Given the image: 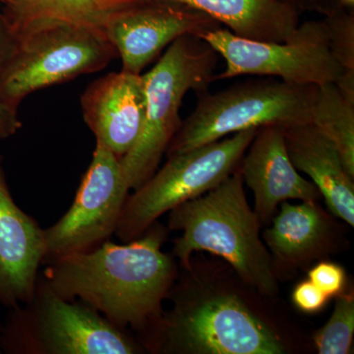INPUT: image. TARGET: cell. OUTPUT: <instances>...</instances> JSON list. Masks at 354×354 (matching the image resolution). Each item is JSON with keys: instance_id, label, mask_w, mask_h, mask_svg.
Returning a JSON list of instances; mask_svg holds the SVG:
<instances>
[{"instance_id": "obj_23", "label": "cell", "mask_w": 354, "mask_h": 354, "mask_svg": "<svg viewBox=\"0 0 354 354\" xmlns=\"http://www.w3.org/2000/svg\"><path fill=\"white\" fill-rule=\"evenodd\" d=\"M291 300L295 306L304 313L315 314L325 308L330 298L307 279L295 286L291 293Z\"/></svg>"}, {"instance_id": "obj_21", "label": "cell", "mask_w": 354, "mask_h": 354, "mask_svg": "<svg viewBox=\"0 0 354 354\" xmlns=\"http://www.w3.org/2000/svg\"><path fill=\"white\" fill-rule=\"evenodd\" d=\"M330 51L342 73L335 85L342 95L354 104V19L346 11L328 16L325 20Z\"/></svg>"}, {"instance_id": "obj_16", "label": "cell", "mask_w": 354, "mask_h": 354, "mask_svg": "<svg viewBox=\"0 0 354 354\" xmlns=\"http://www.w3.org/2000/svg\"><path fill=\"white\" fill-rule=\"evenodd\" d=\"M286 150L295 169L315 184L328 211L354 227V183L334 144L312 122L283 127Z\"/></svg>"}, {"instance_id": "obj_6", "label": "cell", "mask_w": 354, "mask_h": 354, "mask_svg": "<svg viewBox=\"0 0 354 354\" xmlns=\"http://www.w3.org/2000/svg\"><path fill=\"white\" fill-rule=\"evenodd\" d=\"M0 72V102L18 111L28 95L106 68L115 48L104 32L62 21H39L14 32Z\"/></svg>"}, {"instance_id": "obj_5", "label": "cell", "mask_w": 354, "mask_h": 354, "mask_svg": "<svg viewBox=\"0 0 354 354\" xmlns=\"http://www.w3.org/2000/svg\"><path fill=\"white\" fill-rule=\"evenodd\" d=\"M218 53L195 35H184L169 44L157 64L143 77L146 113L136 143L120 160L130 191L136 190L158 171L162 156L178 131L183 100L213 82Z\"/></svg>"}, {"instance_id": "obj_8", "label": "cell", "mask_w": 354, "mask_h": 354, "mask_svg": "<svg viewBox=\"0 0 354 354\" xmlns=\"http://www.w3.org/2000/svg\"><path fill=\"white\" fill-rule=\"evenodd\" d=\"M258 129L167 156L162 169L128 194L115 234L123 243L142 236L160 216L202 196L234 174Z\"/></svg>"}, {"instance_id": "obj_1", "label": "cell", "mask_w": 354, "mask_h": 354, "mask_svg": "<svg viewBox=\"0 0 354 354\" xmlns=\"http://www.w3.org/2000/svg\"><path fill=\"white\" fill-rule=\"evenodd\" d=\"M227 263H194L179 272L164 311L141 339L145 351L158 354H285L288 337L257 295Z\"/></svg>"}, {"instance_id": "obj_18", "label": "cell", "mask_w": 354, "mask_h": 354, "mask_svg": "<svg viewBox=\"0 0 354 354\" xmlns=\"http://www.w3.org/2000/svg\"><path fill=\"white\" fill-rule=\"evenodd\" d=\"M6 18L17 31L39 21H62L104 32L111 17L134 0H6Z\"/></svg>"}, {"instance_id": "obj_15", "label": "cell", "mask_w": 354, "mask_h": 354, "mask_svg": "<svg viewBox=\"0 0 354 354\" xmlns=\"http://www.w3.org/2000/svg\"><path fill=\"white\" fill-rule=\"evenodd\" d=\"M81 106L95 145L121 160L136 143L145 120L143 77L123 70L102 76L83 93Z\"/></svg>"}, {"instance_id": "obj_13", "label": "cell", "mask_w": 354, "mask_h": 354, "mask_svg": "<svg viewBox=\"0 0 354 354\" xmlns=\"http://www.w3.org/2000/svg\"><path fill=\"white\" fill-rule=\"evenodd\" d=\"M237 171L252 191L253 209L262 227L270 225L283 202L322 199L315 184L304 178L291 162L279 125L258 129Z\"/></svg>"}, {"instance_id": "obj_26", "label": "cell", "mask_w": 354, "mask_h": 354, "mask_svg": "<svg viewBox=\"0 0 354 354\" xmlns=\"http://www.w3.org/2000/svg\"><path fill=\"white\" fill-rule=\"evenodd\" d=\"M341 2L344 8H353L354 6V0H341Z\"/></svg>"}, {"instance_id": "obj_25", "label": "cell", "mask_w": 354, "mask_h": 354, "mask_svg": "<svg viewBox=\"0 0 354 354\" xmlns=\"http://www.w3.org/2000/svg\"><path fill=\"white\" fill-rule=\"evenodd\" d=\"M16 43V35L6 16L0 14V72L10 57Z\"/></svg>"}, {"instance_id": "obj_11", "label": "cell", "mask_w": 354, "mask_h": 354, "mask_svg": "<svg viewBox=\"0 0 354 354\" xmlns=\"http://www.w3.org/2000/svg\"><path fill=\"white\" fill-rule=\"evenodd\" d=\"M136 0L114 14L104 34L122 62L123 71L141 74L167 46L184 35L220 27V23L196 9L162 0Z\"/></svg>"}, {"instance_id": "obj_22", "label": "cell", "mask_w": 354, "mask_h": 354, "mask_svg": "<svg viewBox=\"0 0 354 354\" xmlns=\"http://www.w3.org/2000/svg\"><path fill=\"white\" fill-rule=\"evenodd\" d=\"M307 277L330 299L346 290L348 277L346 270L342 266L329 260H320L312 266L307 272Z\"/></svg>"}, {"instance_id": "obj_14", "label": "cell", "mask_w": 354, "mask_h": 354, "mask_svg": "<svg viewBox=\"0 0 354 354\" xmlns=\"http://www.w3.org/2000/svg\"><path fill=\"white\" fill-rule=\"evenodd\" d=\"M46 259L44 230L14 201L0 155V305L31 299Z\"/></svg>"}, {"instance_id": "obj_10", "label": "cell", "mask_w": 354, "mask_h": 354, "mask_svg": "<svg viewBox=\"0 0 354 354\" xmlns=\"http://www.w3.org/2000/svg\"><path fill=\"white\" fill-rule=\"evenodd\" d=\"M130 189L120 158L95 145L75 200L59 221L44 230V264L69 254L86 252L115 234Z\"/></svg>"}, {"instance_id": "obj_20", "label": "cell", "mask_w": 354, "mask_h": 354, "mask_svg": "<svg viewBox=\"0 0 354 354\" xmlns=\"http://www.w3.org/2000/svg\"><path fill=\"white\" fill-rule=\"evenodd\" d=\"M332 315L321 329L314 333L312 339L320 354L351 353L354 335V293L346 290L335 297Z\"/></svg>"}, {"instance_id": "obj_4", "label": "cell", "mask_w": 354, "mask_h": 354, "mask_svg": "<svg viewBox=\"0 0 354 354\" xmlns=\"http://www.w3.org/2000/svg\"><path fill=\"white\" fill-rule=\"evenodd\" d=\"M0 333L6 354H138V339L79 300L60 297L39 274L31 299L8 309Z\"/></svg>"}, {"instance_id": "obj_24", "label": "cell", "mask_w": 354, "mask_h": 354, "mask_svg": "<svg viewBox=\"0 0 354 354\" xmlns=\"http://www.w3.org/2000/svg\"><path fill=\"white\" fill-rule=\"evenodd\" d=\"M21 127L18 111L0 102V141L10 138Z\"/></svg>"}, {"instance_id": "obj_27", "label": "cell", "mask_w": 354, "mask_h": 354, "mask_svg": "<svg viewBox=\"0 0 354 354\" xmlns=\"http://www.w3.org/2000/svg\"><path fill=\"white\" fill-rule=\"evenodd\" d=\"M1 329H2V323L0 322V333H1Z\"/></svg>"}, {"instance_id": "obj_9", "label": "cell", "mask_w": 354, "mask_h": 354, "mask_svg": "<svg viewBox=\"0 0 354 354\" xmlns=\"http://www.w3.org/2000/svg\"><path fill=\"white\" fill-rule=\"evenodd\" d=\"M225 60V68L213 81L242 75L274 77L297 85L335 83L342 70L330 48L327 26L307 21L285 41L241 38L218 27L197 35Z\"/></svg>"}, {"instance_id": "obj_19", "label": "cell", "mask_w": 354, "mask_h": 354, "mask_svg": "<svg viewBox=\"0 0 354 354\" xmlns=\"http://www.w3.org/2000/svg\"><path fill=\"white\" fill-rule=\"evenodd\" d=\"M311 122L334 144L346 171L354 178V104L335 83L317 88Z\"/></svg>"}, {"instance_id": "obj_17", "label": "cell", "mask_w": 354, "mask_h": 354, "mask_svg": "<svg viewBox=\"0 0 354 354\" xmlns=\"http://www.w3.org/2000/svg\"><path fill=\"white\" fill-rule=\"evenodd\" d=\"M196 9L241 38L285 41L298 27L297 9L283 0H162Z\"/></svg>"}, {"instance_id": "obj_7", "label": "cell", "mask_w": 354, "mask_h": 354, "mask_svg": "<svg viewBox=\"0 0 354 354\" xmlns=\"http://www.w3.org/2000/svg\"><path fill=\"white\" fill-rule=\"evenodd\" d=\"M317 88L272 77L235 84L215 94L200 93L196 108L165 153L186 152L253 128L311 122Z\"/></svg>"}, {"instance_id": "obj_3", "label": "cell", "mask_w": 354, "mask_h": 354, "mask_svg": "<svg viewBox=\"0 0 354 354\" xmlns=\"http://www.w3.org/2000/svg\"><path fill=\"white\" fill-rule=\"evenodd\" d=\"M243 184L236 169L202 196L171 209L167 230L180 232L174 241L171 255L187 269L195 252L213 254L262 297H276L279 281Z\"/></svg>"}, {"instance_id": "obj_12", "label": "cell", "mask_w": 354, "mask_h": 354, "mask_svg": "<svg viewBox=\"0 0 354 354\" xmlns=\"http://www.w3.org/2000/svg\"><path fill=\"white\" fill-rule=\"evenodd\" d=\"M278 214L262 234L279 281L326 259L342 247L341 225L318 201L279 205Z\"/></svg>"}, {"instance_id": "obj_2", "label": "cell", "mask_w": 354, "mask_h": 354, "mask_svg": "<svg viewBox=\"0 0 354 354\" xmlns=\"http://www.w3.org/2000/svg\"><path fill=\"white\" fill-rule=\"evenodd\" d=\"M169 230L158 221L124 244L106 241L46 263L41 276L60 297L79 300L141 342L164 313L178 265L162 251Z\"/></svg>"}]
</instances>
